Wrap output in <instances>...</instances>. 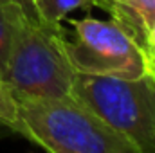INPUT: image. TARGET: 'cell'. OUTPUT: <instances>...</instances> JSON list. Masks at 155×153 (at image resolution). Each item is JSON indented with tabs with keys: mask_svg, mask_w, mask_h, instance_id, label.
<instances>
[{
	"mask_svg": "<svg viewBox=\"0 0 155 153\" xmlns=\"http://www.w3.org/2000/svg\"><path fill=\"white\" fill-rule=\"evenodd\" d=\"M20 135L51 153H139L72 94L16 97Z\"/></svg>",
	"mask_w": 155,
	"mask_h": 153,
	"instance_id": "cell-1",
	"label": "cell"
},
{
	"mask_svg": "<svg viewBox=\"0 0 155 153\" xmlns=\"http://www.w3.org/2000/svg\"><path fill=\"white\" fill-rule=\"evenodd\" d=\"M74 77L76 69L65 50L61 27L24 16L2 74L15 97L69 96Z\"/></svg>",
	"mask_w": 155,
	"mask_h": 153,
	"instance_id": "cell-2",
	"label": "cell"
},
{
	"mask_svg": "<svg viewBox=\"0 0 155 153\" xmlns=\"http://www.w3.org/2000/svg\"><path fill=\"white\" fill-rule=\"evenodd\" d=\"M71 94L94 110L139 153H155V76H92L76 72Z\"/></svg>",
	"mask_w": 155,
	"mask_h": 153,
	"instance_id": "cell-3",
	"label": "cell"
},
{
	"mask_svg": "<svg viewBox=\"0 0 155 153\" xmlns=\"http://www.w3.org/2000/svg\"><path fill=\"white\" fill-rule=\"evenodd\" d=\"M74 24V40L65 50L76 72L92 76L139 77L148 74V49L114 18H83Z\"/></svg>",
	"mask_w": 155,
	"mask_h": 153,
	"instance_id": "cell-4",
	"label": "cell"
},
{
	"mask_svg": "<svg viewBox=\"0 0 155 153\" xmlns=\"http://www.w3.org/2000/svg\"><path fill=\"white\" fill-rule=\"evenodd\" d=\"M24 16H29V15L18 4H13V2L0 4V79L4 74L9 52H11L15 33Z\"/></svg>",
	"mask_w": 155,
	"mask_h": 153,
	"instance_id": "cell-5",
	"label": "cell"
},
{
	"mask_svg": "<svg viewBox=\"0 0 155 153\" xmlns=\"http://www.w3.org/2000/svg\"><path fill=\"white\" fill-rule=\"evenodd\" d=\"M35 13L41 22L60 25V22L74 9H87L94 5V0H31Z\"/></svg>",
	"mask_w": 155,
	"mask_h": 153,
	"instance_id": "cell-6",
	"label": "cell"
},
{
	"mask_svg": "<svg viewBox=\"0 0 155 153\" xmlns=\"http://www.w3.org/2000/svg\"><path fill=\"white\" fill-rule=\"evenodd\" d=\"M0 124L11 128L16 133L20 132V114L16 97L2 79H0Z\"/></svg>",
	"mask_w": 155,
	"mask_h": 153,
	"instance_id": "cell-7",
	"label": "cell"
},
{
	"mask_svg": "<svg viewBox=\"0 0 155 153\" xmlns=\"http://www.w3.org/2000/svg\"><path fill=\"white\" fill-rule=\"evenodd\" d=\"M7 2H13V4H18L31 18H38L36 16V13H35V7H33V2L31 0H0V4H7ZM40 20V18H38Z\"/></svg>",
	"mask_w": 155,
	"mask_h": 153,
	"instance_id": "cell-8",
	"label": "cell"
},
{
	"mask_svg": "<svg viewBox=\"0 0 155 153\" xmlns=\"http://www.w3.org/2000/svg\"><path fill=\"white\" fill-rule=\"evenodd\" d=\"M148 69H150V72L155 76V47H150L148 49Z\"/></svg>",
	"mask_w": 155,
	"mask_h": 153,
	"instance_id": "cell-9",
	"label": "cell"
},
{
	"mask_svg": "<svg viewBox=\"0 0 155 153\" xmlns=\"http://www.w3.org/2000/svg\"><path fill=\"white\" fill-rule=\"evenodd\" d=\"M152 47H155V43H153V45H152Z\"/></svg>",
	"mask_w": 155,
	"mask_h": 153,
	"instance_id": "cell-10",
	"label": "cell"
}]
</instances>
